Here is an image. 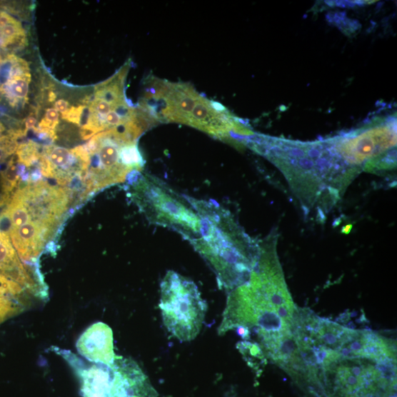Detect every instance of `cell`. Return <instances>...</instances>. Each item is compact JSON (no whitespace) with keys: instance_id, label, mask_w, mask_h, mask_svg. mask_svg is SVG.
Instances as JSON below:
<instances>
[{"instance_id":"4","label":"cell","mask_w":397,"mask_h":397,"mask_svg":"<svg viewBox=\"0 0 397 397\" xmlns=\"http://www.w3.org/2000/svg\"><path fill=\"white\" fill-rule=\"evenodd\" d=\"M131 185L133 200L152 224L176 231L190 243L201 236V218L189 198L151 176H140Z\"/></svg>"},{"instance_id":"10","label":"cell","mask_w":397,"mask_h":397,"mask_svg":"<svg viewBox=\"0 0 397 397\" xmlns=\"http://www.w3.org/2000/svg\"><path fill=\"white\" fill-rule=\"evenodd\" d=\"M77 350L89 362L112 366L116 356L111 328L104 322L91 326L79 338Z\"/></svg>"},{"instance_id":"15","label":"cell","mask_w":397,"mask_h":397,"mask_svg":"<svg viewBox=\"0 0 397 397\" xmlns=\"http://www.w3.org/2000/svg\"><path fill=\"white\" fill-rule=\"evenodd\" d=\"M92 111L96 113L105 124V118L106 115L113 110H115L114 107L104 99L96 98L92 104V107L91 109ZM106 126V124H105ZM107 129V127H106Z\"/></svg>"},{"instance_id":"7","label":"cell","mask_w":397,"mask_h":397,"mask_svg":"<svg viewBox=\"0 0 397 397\" xmlns=\"http://www.w3.org/2000/svg\"><path fill=\"white\" fill-rule=\"evenodd\" d=\"M188 126L217 139L238 143L255 134L224 106L202 96L198 99Z\"/></svg>"},{"instance_id":"5","label":"cell","mask_w":397,"mask_h":397,"mask_svg":"<svg viewBox=\"0 0 397 397\" xmlns=\"http://www.w3.org/2000/svg\"><path fill=\"white\" fill-rule=\"evenodd\" d=\"M159 307L164 325L174 337L190 341L200 333L207 305L193 281L169 271L161 283Z\"/></svg>"},{"instance_id":"14","label":"cell","mask_w":397,"mask_h":397,"mask_svg":"<svg viewBox=\"0 0 397 397\" xmlns=\"http://www.w3.org/2000/svg\"><path fill=\"white\" fill-rule=\"evenodd\" d=\"M16 154L19 161L26 166H31L39 158L37 145L32 142L18 146Z\"/></svg>"},{"instance_id":"22","label":"cell","mask_w":397,"mask_h":397,"mask_svg":"<svg viewBox=\"0 0 397 397\" xmlns=\"http://www.w3.org/2000/svg\"><path fill=\"white\" fill-rule=\"evenodd\" d=\"M2 64H3V60L1 59V56H0V66H1Z\"/></svg>"},{"instance_id":"1","label":"cell","mask_w":397,"mask_h":397,"mask_svg":"<svg viewBox=\"0 0 397 397\" xmlns=\"http://www.w3.org/2000/svg\"><path fill=\"white\" fill-rule=\"evenodd\" d=\"M246 146L283 174L306 211L325 216L357 177L331 154L325 141L302 142L255 134Z\"/></svg>"},{"instance_id":"2","label":"cell","mask_w":397,"mask_h":397,"mask_svg":"<svg viewBox=\"0 0 397 397\" xmlns=\"http://www.w3.org/2000/svg\"><path fill=\"white\" fill-rule=\"evenodd\" d=\"M202 222L201 236L191 243L210 264L220 286L233 291L249 281L260 253L230 211L213 201L189 198Z\"/></svg>"},{"instance_id":"17","label":"cell","mask_w":397,"mask_h":397,"mask_svg":"<svg viewBox=\"0 0 397 397\" xmlns=\"http://www.w3.org/2000/svg\"><path fill=\"white\" fill-rule=\"evenodd\" d=\"M69 103L64 99H59V101L55 103V109L62 115L64 114L68 111Z\"/></svg>"},{"instance_id":"21","label":"cell","mask_w":397,"mask_h":397,"mask_svg":"<svg viewBox=\"0 0 397 397\" xmlns=\"http://www.w3.org/2000/svg\"><path fill=\"white\" fill-rule=\"evenodd\" d=\"M56 94L51 91V93H49V102H54L56 101Z\"/></svg>"},{"instance_id":"16","label":"cell","mask_w":397,"mask_h":397,"mask_svg":"<svg viewBox=\"0 0 397 397\" xmlns=\"http://www.w3.org/2000/svg\"><path fill=\"white\" fill-rule=\"evenodd\" d=\"M84 109V106L71 107L70 109H68L64 114H63V119L79 125Z\"/></svg>"},{"instance_id":"11","label":"cell","mask_w":397,"mask_h":397,"mask_svg":"<svg viewBox=\"0 0 397 397\" xmlns=\"http://www.w3.org/2000/svg\"><path fill=\"white\" fill-rule=\"evenodd\" d=\"M30 82V73L10 74L9 78L0 90L8 98L9 103L14 106L19 101L27 98Z\"/></svg>"},{"instance_id":"3","label":"cell","mask_w":397,"mask_h":397,"mask_svg":"<svg viewBox=\"0 0 397 397\" xmlns=\"http://www.w3.org/2000/svg\"><path fill=\"white\" fill-rule=\"evenodd\" d=\"M326 140L331 151L350 169L377 173L396 167V115L375 117L358 129Z\"/></svg>"},{"instance_id":"6","label":"cell","mask_w":397,"mask_h":397,"mask_svg":"<svg viewBox=\"0 0 397 397\" xmlns=\"http://www.w3.org/2000/svg\"><path fill=\"white\" fill-rule=\"evenodd\" d=\"M136 141L119 129H111L95 136L86 146L94 162L86 172V186L89 194L126 181L131 173H139L124 163V144Z\"/></svg>"},{"instance_id":"20","label":"cell","mask_w":397,"mask_h":397,"mask_svg":"<svg viewBox=\"0 0 397 397\" xmlns=\"http://www.w3.org/2000/svg\"><path fill=\"white\" fill-rule=\"evenodd\" d=\"M4 131H5V129H4V126L2 125L1 123H0V143H1L6 137L4 135Z\"/></svg>"},{"instance_id":"8","label":"cell","mask_w":397,"mask_h":397,"mask_svg":"<svg viewBox=\"0 0 397 397\" xmlns=\"http://www.w3.org/2000/svg\"><path fill=\"white\" fill-rule=\"evenodd\" d=\"M51 351L61 356L74 371L84 397H109L114 378L112 366L88 363L71 351L56 346L52 347Z\"/></svg>"},{"instance_id":"19","label":"cell","mask_w":397,"mask_h":397,"mask_svg":"<svg viewBox=\"0 0 397 397\" xmlns=\"http://www.w3.org/2000/svg\"><path fill=\"white\" fill-rule=\"evenodd\" d=\"M9 156V154L5 150V149L0 145V164L4 163L6 159Z\"/></svg>"},{"instance_id":"9","label":"cell","mask_w":397,"mask_h":397,"mask_svg":"<svg viewBox=\"0 0 397 397\" xmlns=\"http://www.w3.org/2000/svg\"><path fill=\"white\" fill-rule=\"evenodd\" d=\"M109 397H159L139 364L131 358L116 357Z\"/></svg>"},{"instance_id":"12","label":"cell","mask_w":397,"mask_h":397,"mask_svg":"<svg viewBox=\"0 0 397 397\" xmlns=\"http://www.w3.org/2000/svg\"><path fill=\"white\" fill-rule=\"evenodd\" d=\"M20 298L0 286V323L21 311Z\"/></svg>"},{"instance_id":"13","label":"cell","mask_w":397,"mask_h":397,"mask_svg":"<svg viewBox=\"0 0 397 397\" xmlns=\"http://www.w3.org/2000/svg\"><path fill=\"white\" fill-rule=\"evenodd\" d=\"M19 179V169L14 162V159H12L2 174L4 190L7 196H9V194L16 187Z\"/></svg>"},{"instance_id":"18","label":"cell","mask_w":397,"mask_h":397,"mask_svg":"<svg viewBox=\"0 0 397 397\" xmlns=\"http://www.w3.org/2000/svg\"><path fill=\"white\" fill-rule=\"evenodd\" d=\"M37 123V119L34 116H29L26 121V128L27 130L34 129Z\"/></svg>"}]
</instances>
